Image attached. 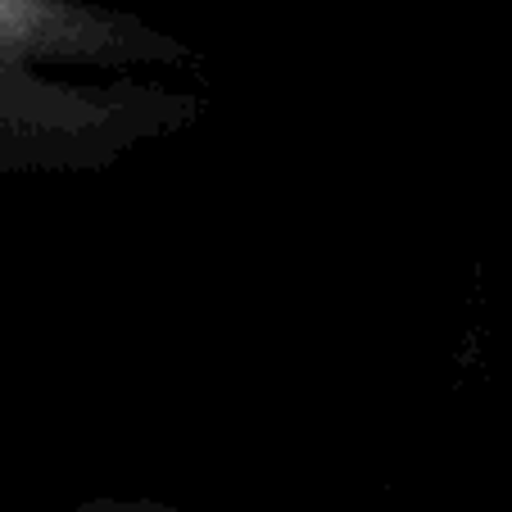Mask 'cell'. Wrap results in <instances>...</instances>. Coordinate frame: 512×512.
Masks as SVG:
<instances>
[{
	"mask_svg": "<svg viewBox=\"0 0 512 512\" xmlns=\"http://www.w3.org/2000/svg\"><path fill=\"white\" fill-rule=\"evenodd\" d=\"M177 32L105 0H0V177L105 173L195 127L209 96Z\"/></svg>",
	"mask_w": 512,
	"mask_h": 512,
	"instance_id": "1",
	"label": "cell"
}]
</instances>
